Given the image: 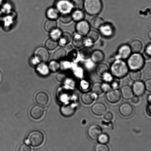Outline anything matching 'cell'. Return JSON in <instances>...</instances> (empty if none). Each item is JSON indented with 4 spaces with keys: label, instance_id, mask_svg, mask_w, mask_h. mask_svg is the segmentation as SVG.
Returning a JSON list of instances; mask_svg holds the SVG:
<instances>
[{
    "label": "cell",
    "instance_id": "22",
    "mask_svg": "<svg viewBox=\"0 0 151 151\" xmlns=\"http://www.w3.org/2000/svg\"><path fill=\"white\" fill-rule=\"evenodd\" d=\"M105 55L103 52L100 50L93 51L91 59L93 62L97 63L102 62L104 59Z\"/></svg>",
    "mask_w": 151,
    "mask_h": 151
},
{
    "label": "cell",
    "instance_id": "15",
    "mask_svg": "<svg viewBox=\"0 0 151 151\" xmlns=\"http://www.w3.org/2000/svg\"><path fill=\"white\" fill-rule=\"evenodd\" d=\"M98 95L92 92H84L82 94L81 100L82 102L86 105L91 104L95 100L97 99Z\"/></svg>",
    "mask_w": 151,
    "mask_h": 151
},
{
    "label": "cell",
    "instance_id": "39",
    "mask_svg": "<svg viewBox=\"0 0 151 151\" xmlns=\"http://www.w3.org/2000/svg\"><path fill=\"white\" fill-rule=\"evenodd\" d=\"M110 138L106 133H102L98 137L97 140L99 143L106 144L109 142Z\"/></svg>",
    "mask_w": 151,
    "mask_h": 151
},
{
    "label": "cell",
    "instance_id": "47",
    "mask_svg": "<svg viewBox=\"0 0 151 151\" xmlns=\"http://www.w3.org/2000/svg\"><path fill=\"white\" fill-rule=\"evenodd\" d=\"M74 74L77 77L81 78L83 77L84 75V71H83V69L82 67H76L74 69Z\"/></svg>",
    "mask_w": 151,
    "mask_h": 151
},
{
    "label": "cell",
    "instance_id": "44",
    "mask_svg": "<svg viewBox=\"0 0 151 151\" xmlns=\"http://www.w3.org/2000/svg\"><path fill=\"white\" fill-rule=\"evenodd\" d=\"M95 151H110L109 146L106 144L98 143L95 147Z\"/></svg>",
    "mask_w": 151,
    "mask_h": 151
},
{
    "label": "cell",
    "instance_id": "24",
    "mask_svg": "<svg viewBox=\"0 0 151 151\" xmlns=\"http://www.w3.org/2000/svg\"><path fill=\"white\" fill-rule=\"evenodd\" d=\"M95 72L97 75L101 78L105 73L109 71V68L106 64L104 63H100L96 66L95 68Z\"/></svg>",
    "mask_w": 151,
    "mask_h": 151
},
{
    "label": "cell",
    "instance_id": "19",
    "mask_svg": "<svg viewBox=\"0 0 151 151\" xmlns=\"http://www.w3.org/2000/svg\"><path fill=\"white\" fill-rule=\"evenodd\" d=\"M77 106L76 104L72 103L69 104H68L63 106V114L65 116H71L74 114L77 108Z\"/></svg>",
    "mask_w": 151,
    "mask_h": 151
},
{
    "label": "cell",
    "instance_id": "53",
    "mask_svg": "<svg viewBox=\"0 0 151 151\" xmlns=\"http://www.w3.org/2000/svg\"><path fill=\"white\" fill-rule=\"evenodd\" d=\"M114 118V115L110 111L105 113L104 115V118L106 121H110Z\"/></svg>",
    "mask_w": 151,
    "mask_h": 151
},
{
    "label": "cell",
    "instance_id": "17",
    "mask_svg": "<svg viewBox=\"0 0 151 151\" xmlns=\"http://www.w3.org/2000/svg\"><path fill=\"white\" fill-rule=\"evenodd\" d=\"M35 99L37 103L42 106L47 104L49 101V97L47 94L42 91L39 92L37 93Z\"/></svg>",
    "mask_w": 151,
    "mask_h": 151
},
{
    "label": "cell",
    "instance_id": "36",
    "mask_svg": "<svg viewBox=\"0 0 151 151\" xmlns=\"http://www.w3.org/2000/svg\"><path fill=\"white\" fill-rule=\"evenodd\" d=\"M129 77L133 81H138L141 78L142 73L140 71H131L129 73Z\"/></svg>",
    "mask_w": 151,
    "mask_h": 151
},
{
    "label": "cell",
    "instance_id": "4",
    "mask_svg": "<svg viewBox=\"0 0 151 151\" xmlns=\"http://www.w3.org/2000/svg\"><path fill=\"white\" fill-rule=\"evenodd\" d=\"M45 136L42 132L33 130L29 132L26 139V143L33 147H38L43 143Z\"/></svg>",
    "mask_w": 151,
    "mask_h": 151
},
{
    "label": "cell",
    "instance_id": "43",
    "mask_svg": "<svg viewBox=\"0 0 151 151\" xmlns=\"http://www.w3.org/2000/svg\"><path fill=\"white\" fill-rule=\"evenodd\" d=\"M101 78L104 83H110L113 80L114 77L110 72L108 71L102 76Z\"/></svg>",
    "mask_w": 151,
    "mask_h": 151
},
{
    "label": "cell",
    "instance_id": "57",
    "mask_svg": "<svg viewBox=\"0 0 151 151\" xmlns=\"http://www.w3.org/2000/svg\"><path fill=\"white\" fill-rule=\"evenodd\" d=\"M132 102L134 104H137L140 101V98H139V96H136V95H134L132 97V98H131Z\"/></svg>",
    "mask_w": 151,
    "mask_h": 151
},
{
    "label": "cell",
    "instance_id": "33",
    "mask_svg": "<svg viewBox=\"0 0 151 151\" xmlns=\"http://www.w3.org/2000/svg\"><path fill=\"white\" fill-rule=\"evenodd\" d=\"M48 67L50 71L55 73L60 69L61 68V64L58 62V61L54 60L49 63Z\"/></svg>",
    "mask_w": 151,
    "mask_h": 151
},
{
    "label": "cell",
    "instance_id": "21",
    "mask_svg": "<svg viewBox=\"0 0 151 151\" xmlns=\"http://www.w3.org/2000/svg\"><path fill=\"white\" fill-rule=\"evenodd\" d=\"M60 12L55 8L51 7L48 8L46 11V15L48 19L56 20L59 18Z\"/></svg>",
    "mask_w": 151,
    "mask_h": 151
},
{
    "label": "cell",
    "instance_id": "31",
    "mask_svg": "<svg viewBox=\"0 0 151 151\" xmlns=\"http://www.w3.org/2000/svg\"><path fill=\"white\" fill-rule=\"evenodd\" d=\"M71 35L68 32H64L63 33L60 38V43L62 45H68L72 40Z\"/></svg>",
    "mask_w": 151,
    "mask_h": 151
},
{
    "label": "cell",
    "instance_id": "42",
    "mask_svg": "<svg viewBox=\"0 0 151 151\" xmlns=\"http://www.w3.org/2000/svg\"><path fill=\"white\" fill-rule=\"evenodd\" d=\"M86 61L84 63V67L86 70L88 71H92L95 69L96 66L95 63L93 62L92 60H86Z\"/></svg>",
    "mask_w": 151,
    "mask_h": 151
},
{
    "label": "cell",
    "instance_id": "20",
    "mask_svg": "<svg viewBox=\"0 0 151 151\" xmlns=\"http://www.w3.org/2000/svg\"><path fill=\"white\" fill-rule=\"evenodd\" d=\"M105 23L104 20L102 17L95 16L91 19L89 24L92 28L98 30Z\"/></svg>",
    "mask_w": 151,
    "mask_h": 151
},
{
    "label": "cell",
    "instance_id": "1",
    "mask_svg": "<svg viewBox=\"0 0 151 151\" xmlns=\"http://www.w3.org/2000/svg\"><path fill=\"white\" fill-rule=\"evenodd\" d=\"M110 72L114 77L118 79L124 78L128 74L129 69L127 63L124 60H115L111 64Z\"/></svg>",
    "mask_w": 151,
    "mask_h": 151
},
{
    "label": "cell",
    "instance_id": "34",
    "mask_svg": "<svg viewBox=\"0 0 151 151\" xmlns=\"http://www.w3.org/2000/svg\"><path fill=\"white\" fill-rule=\"evenodd\" d=\"M59 18L61 22L64 24L69 23L73 20L71 13L61 14L60 15Z\"/></svg>",
    "mask_w": 151,
    "mask_h": 151
},
{
    "label": "cell",
    "instance_id": "40",
    "mask_svg": "<svg viewBox=\"0 0 151 151\" xmlns=\"http://www.w3.org/2000/svg\"><path fill=\"white\" fill-rule=\"evenodd\" d=\"M86 37L89 38L95 42L99 39V33L94 30H90L86 35Z\"/></svg>",
    "mask_w": 151,
    "mask_h": 151
},
{
    "label": "cell",
    "instance_id": "32",
    "mask_svg": "<svg viewBox=\"0 0 151 151\" xmlns=\"http://www.w3.org/2000/svg\"><path fill=\"white\" fill-rule=\"evenodd\" d=\"M45 48L50 50H53L58 46V42L57 40H55L50 38L47 40L45 44Z\"/></svg>",
    "mask_w": 151,
    "mask_h": 151
},
{
    "label": "cell",
    "instance_id": "50",
    "mask_svg": "<svg viewBox=\"0 0 151 151\" xmlns=\"http://www.w3.org/2000/svg\"><path fill=\"white\" fill-rule=\"evenodd\" d=\"M18 151H32V149L27 144L23 143L19 147Z\"/></svg>",
    "mask_w": 151,
    "mask_h": 151
},
{
    "label": "cell",
    "instance_id": "58",
    "mask_svg": "<svg viewBox=\"0 0 151 151\" xmlns=\"http://www.w3.org/2000/svg\"><path fill=\"white\" fill-rule=\"evenodd\" d=\"M146 112L148 116L151 117V103L149 104L147 106Z\"/></svg>",
    "mask_w": 151,
    "mask_h": 151
},
{
    "label": "cell",
    "instance_id": "38",
    "mask_svg": "<svg viewBox=\"0 0 151 151\" xmlns=\"http://www.w3.org/2000/svg\"><path fill=\"white\" fill-rule=\"evenodd\" d=\"M62 33L61 30L57 28L50 33V36L52 39L57 40L60 39Z\"/></svg>",
    "mask_w": 151,
    "mask_h": 151
},
{
    "label": "cell",
    "instance_id": "13",
    "mask_svg": "<svg viewBox=\"0 0 151 151\" xmlns=\"http://www.w3.org/2000/svg\"><path fill=\"white\" fill-rule=\"evenodd\" d=\"M107 107L106 105L101 102L95 103L92 105L91 111L94 115L98 116L103 115L106 112Z\"/></svg>",
    "mask_w": 151,
    "mask_h": 151
},
{
    "label": "cell",
    "instance_id": "54",
    "mask_svg": "<svg viewBox=\"0 0 151 151\" xmlns=\"http://www.w3.org/2000/svg\"><path fill=\"white\" fill-rule=\"evenodd\" d=\"M145 85L146 90L148 92H151V78L147 80L145 82Z\"/></svg>",
    "mask_w": 151,
    "mask_h": 151
},
{
    "label": "cell",
    "instance_id": "41",
    "mask_svg": "<svg viewBox=\"0 0 151 151\" xmlns=\"http://www.w3.org/2000/svg\"><path fill=\"white\" fill-rule=\"evenodd\" d=\"M91 85V83L89 81L86 79H83L80 82V87L81 90L86 91L90 88Z\"/></svg>",
    "mask_w": 151,
    "mask_h": 151
},
{
    "label": "cell",
    "instance_id": "46",
    "mask_svg": "<svg viewBox=\"0 0 151 151\" xmlns=\"http://www.w3.org/2000/svg\"><path fill=\"white\" fill-rule=\"evenodd\" d=\"M143 55L145 59H149L151 58V44H149L146 46Z\"/></svg>",
    "mask_w": 151,
    "mask_h": 151
},
{
    "label": "cell",
    "instance_id": "5",
    "mask_svg": "<svg viewBox=\"0 0 151 151\" xmlns=\"http://www.w3.org/2000/svg\"><path fill=\"white\" fill-rule=\"evenodd\" d=\"M55 8L61 14L71 13L73 7L70 0H58L55 3Z\"/></svg>",
    "mask_w": 151,
    "mask_h": 151
},
{
    "label": "cell",
    "instance_id": "37",
    "mask_svg": "<svg viewBox=\"0 0 151 151\" xmlns=\"http://www.w3.org/2000/svg\"><path fill=\"white\" fill-rule=\"evenodd\" d=\"M73 9L75 10H83L84 6L83 0H72L71 1Z\"/></svg>",
    "mask_w": 151,
    "mask_h": 151
},
{
    "label": "cell",
    "instance_id": "11",
    "mask_svg": "<svg viewBox=\"0 0 151 151\" xmlns=\"http://www.w3.org/2000/svg\"><path fill=\"white\" fill-rule=\"evenodd\" d=\"M101 127L96 124H93L88 127L87 134L88 137L93 140H97L98 137L102 133Z\"/></svg>",
    "mask_w": 151,
    "mask_h": 151
},
{
    "label": "cell",
    "instance_id": "28",
    "mask_svg": "<svg viewBox=\"0 0 151 151\" xmlns=\"http://www.w3.org/2000/svg\"><path fill=\"white\" fill-rule=\"evenodd\" d=\"M58 24L55 20L48 19L44 24V28L45 31L50 32L57 28Z\"/></svg>",
    "mask_w": 151,
    "mask_h": 151
},
{
    "label": "cell",
    "instance_id": "8",
    "mask_svg": "<svg viewBox=\"0 0 151 151\" xmlns=\"http://www.w3.org/2000/svg\"><path fill=\"white\" fill-rule=\"evenodd\" d=\"M98 30L101 36L106 38L112 37L115 31L113 25L109 23H104Z\"/></svg>",
    "mask_w": 151,
    "mask_h": 151
},
{
    "label": "cell",
    "instance_id": "16",
    "mask_svg": "<svg viewBox=\"0 0 151 151\" xmlns=\"http://www.w3.org/2000/svg\"><path fill=\"white\" fill-rule=\"evenodd\" d=\"M119 111L121 115L124 117L130 116L133 114V106L129 103L124 102L122 104L119 108Z\"/></svg>",
    "mask_w": 151,
    "mask_h": 151
},
{
    "label": "cell",
    "instance_id": "56",
    "mask_svg": "<svg viewBox=\"0 0 151 151\" xmlns=\"http://www.w3.org/2000/svg\"><path fill=\"white\" fill-rule=\"evenodd\" d=\"M71 63L70 61H67L63 62V66L65 68H68L71 67Z\"/></svg>",
    "mask_w": 151,
    "mask_h": 151
},
{
    "label": "cell",
    "instance_id": "14",
    "mask_svg": "<svg viewBox=\"0 0 151 151\" xmlns=\"http://www.w3.org/2000/svg\"><path fill=\"white\" fill-rule=\"evenodd\" d=\"M45 109L39 105H36L32 107L30 112L31 117L35 120L40 119L44 115Z\"/></svg>",
    "mask_w": 151,
    "mask_h": 151
},
{
    "label": "cell",
    "instance_id": "9",
    "mask_svg": "<svg viewBox=\"0 0 151 151\" xmlns=\"http://www.w3.org/2000/svg\"><path fill=\"white\" fill-rule=\"evenodd\" d=\"M90 25L87 20H83L77 22L76 26V32L83 36L87 35L90 30Z\"/></svg>",
    "mask_w": 151,
    "mask_h": 151
},
{
    "label": "cell",
    "instance_id": "30",
    "mask_svg": "<svg viewBox=\"0 0 151 151\" xmlns=\"http://www.w3.org/2000/svg\"><path fill=\"white\" fill-rule=\"evenodd\" d=\"M66 55V51L63 48H60L54 52V60L57 61H61L65 58Z\"/></svg>",
    "mask_w": 151,
    "mask_h": 151
},
{
    "label": "cell",
    "instance_id": "62",
    "mask_svg": "<svg viewBox=\"0 0 151 151\" xmlns=\"http://www.w3.org/2000/svg\"><path fill=\"white\" fill-rule=\"evenodd\" d=\"M3 0H0V6L2 5Z\"/></svg>",
    "mask_w": 151,
    "mask_h": 151
},
{
    "label": "cell",
    "instance_id": "35",
    "mask_svg": "<svg viewBox=\"0 0 151 151\" xmlns=\"http://www.w3.org/2000/svg\"><path fill=\"white\" fill-rule=\"evenodd\" d=\"M92 92L97 95H99L103 93L101 87V83L97 82L94 83L92 85Z\"/></svg>",
    "mask_w": 151,
    "mask_h": 151
},
{
    "label": "cell",
    "instance_id": "7",
    "mask_svg": "<svg viewBox=\"0 0 151 151\" xmlns=\"http://www.w3.org/2000/svg\"><path fill=\"white\" fill-rule=\"evenodd\" d=\"M40 63H46L49 59V53L47 49L43 47H40L35 51L34 56Z\"/></svg>",
    "mask_w": 151,
    "mask_h": 151
},
{
    "label": "cell",
    "instance_id": "18",
    "mask_svg": "<svg viewBox=\"0 0 151 151\" xmlns=\"http://www.w3.org/2000/svg\"><path fill=\"white\" fill-rule=\"evenodd\" d=\"M121 97L123 99L127 100L131 99L134 95L132 88L128 85H125L121 88Z\"/></svg>",
    "mask_w": 151,
    "mask_h": 151
},
{
    "label": "cell",
    "instance_id": "59",
    "mask_svg": "<svg viewBox=\"0 0 151 151\" xmlns=\"http://www.w3.org/2000/svg\"><path fill=\"white\" fill-rule=\"evenodd\" d=\"M116 59L115 58V56H112L110 57L108 60V62L109 63H112L114 62L115 60Z\"/></svg>",
    "mask_w": 151,
    "mask_h": 151
},
{
    "label": "cell",
    "instance_id": "26",
    "mask_svg": "<svg viewBox=\"0 0 151 151\" xmlns=\"http://www.w3.org/2000/svg\"><path fill=\"white\" fill-rule=\"evenodd\" d=\"M129 45L133 53H140L143 48V44L138 40L132 41Z\"/></svg>",
    "mask_w": 151,
    "mask_h": 151
},
{
    "label": "cell",
    "instance_id": "23",
    "mask_svg": "<svg viewBox=\"0 0 151 151\" xmlns=\"http://www.w3.org/2000/svg\"><path fill=\"white\" fill-rule=\"evenodd\" d=\"M84 39L83 36L77 33L74 35L72 39L73 45L76 48H81L83 46Z\"/></svg>",
    "mask_w": 151,
    "mask_h": 151
},
{
    "label": "cell",
    "instance_id": "2",
    "mask_svg": "<svg viewBox=\"0 0 151 151\" xmlns=\"http://www.w3.org/2000/svg\"><path fill=\"white\" fill-rule=\"evenodd\" d=\"M127 64L130 71H140L145 64V58L140 53H133L127 59Z\"/></svg>",
    "mask_w": 151,
    "mask_h": 151
},
{
    "label": "cell",
    "instance_id": "10",
    "mask_svg": "<svg viewBox=\"0 0 151 151\" xmlns=\"http://www.w3.org/2000/svg\"><path fill=\"white\" fill-rule=\"evenodd\" d=\"M106 97L109 103L113 104L118 103L121 99V92L118 89H111L106 92Z\"/></svg>",
    "mask_w": 151,
    "mask_h": 151
},
{
    "label": "cell",
    "instance_id": "52",
    "mask_svg": "<svg viewBox=\"0 0 151 151\" xmlns=\"http://www.w3.org/2000/svg\"><path fill=\"white\" fill-rule=\"evenodd\" d=\"M101 87L103 92H106V93L112 89L109 83H104V82L101 83Z\"/></svg>",
    "mask_w": 151,
    "mask_h": 151
},
{
    "label": "cell",
    "instance_id": "49",
    "mask_svg": "<svg viewBox=\"0 0 151 151\" xmlns=\"http://www.w3.org/2000/svg\"><path fill=\"white\" fill-rule=\"evenodd\" d=\"M94 43L95 42H94L91 40L86 37V39H84L83 46L88 47L92 48L94 45Z\"/></svg>",
    "mask_w": 151,
    "mask_h": 151
},
{
    "label": "cell",
    "instance_id": "61",
    "mask_svg": "<svg viewBox=\"0 0 151 151\" xmlns=\"http://www.w3.org/2000/svg\"><path fill=\"white\" fill-rule=\"evenodd\" d=\"M148 37L149 39L151 41V30L149 31L148 33Z\"/></svg>",
    "mask_w": 151,
    "mask_h": 151
},
{
    "label": "cell",
    "instance_id": "51",
    "mask_svg": "<svg viewBox=\"0 0 151 151\" xmlns=\"http://www.w3.org/2000/svg\"><path fill=\"white\" fill-rule=\"evenodd\" d=\"M118 78H116L110 83L111 88L113 89H118L120 86V81Z\"/></svg>",
    "mask_w": 151,
    "mask_h": 151
},
{
    "label": "cell",
    "instance_id": "25",
    "mask_svg": "<svg viewBox=\"0 0 151 151\" xmlns=\"http://www.w3.org/2000/svg\"><path fill=\"white\" fill-rule=\"evenodd\" d=\"M37 72L39 74L42 76H46L49 74L50 70L47 65L45 63H40L36 65Z\"/></svg>",
    "mask_w": 151,
    "mask_h": 151
},
{
    "label": "cell",
    "instance_id": "55",
    "mask_svg": "<svg viewBox=\"0 0 151 151\" xmlns=\"http://www.w3.org/2000/svg\"><path fill=\"white\" fill-rule=\"evenodd\" d=\"M30 63L33 65H37L39 63H40L38 61V60L35 58L34 56L32 57L30 60Z\"/></svg>",
    "mask_w": 151,
    "mask_h": 151
},
{
    "label": "cell",
    "instance_id": "12",
    "mask_svg": "<svg viewBox=\"0 0 151 151\" xmlns=\"http://www.w3.org/2000/svg\"><path fill=\"white\" fill-rule=\"evenodd\" d=\"M134 95L141 96L145 93L146 88L145 83L140 80L135 81L132 87Z\"/></svg>",
    "mask_w": 151,
    "mask_h": 151
},
{
    "label": "cell",
    "instance_id": "3",
    "mask_svg": "<svg viewBox=\"0 0 151 151\" xmlns=\"http://www.w3.org/2000/svg\"><path fill=\"white\" fill-rule=\"evenodd\" d=\"M103 5L101 0H85L84 9L89 15H97L101 12Z\"/></svg>",
    "mask_w": 151,
    "mask_h": 151
},
{
    "label": "cell",
    "instance_id": "29",
    "mask_svg": "<svg viewBox=\"0 0 151 151\" xmlns=\"http://www.w3.org/2000/svg\"><path fill=\"white\" fill-rule=\"evenodd\" d=\"M73 20L76 22L84 20L85 14L81 10H75L71 13Z\"/></svg>",
    "mask_w": 151,
    "mask_h": 151
},
{
    "label": "cell",
    "instance_id": "45",
    "mask_svg": "<svg viewBox=\"0 0 151 151\" xmlns=\"http://www.w3.org/2000/svg\"><path fill=\"white\" fill-rule=\"evenodd\" d=\"M78 52L77 50H73L69 52L67 56L68 60L70 62H73L75 61L78 57Z\"/></svg>",
    "mask_w": 151,
    "mask_h": 151
},
{
    "label": "cell",
    "instance_id": "60",
    "mask_svg": "<svg viewBox=\"0 0 151 151\" xmlns=\"http://www.w3.org/2000/svg\"><path fill=\"white\" fill-rule=\"evenodd\" d=\"M147 100L149 104L151 103V93L148 95Z\"/></svg>",
    "mask_w": 151,
    "mask_h": 151
},
{
    "label": "cell",
    "instance_id": "6",
    "mask_svg": "<svg viewBox=\"0 0 151 151\" xmlns=\"http://www.w3.org/2000/svg\"><path fill=\"white\" fill-rule=\"evenodd\" d=\"M132 53L130 45L127 44H124L118 48L116 53L114 56L116 60L121 59L124 60L128 58Z\"/></svg>",
    "mask_w": 151,
    "mask_h": 151
},
{
    "label": "cell",
    "instance_id": "27",
    "mask_svg": "<svg viewBox=\"0 0 151 151\" xmlns=\"http://www.w3.org/2000/svg\"><path fill=\"white\" fill-rule=\"evenodd\" d=\"M93 50L92 48L84 47L80 50V55L81 58L85 60L90 59Z\"/></svg>",
    "mask_w": 151,
    "mask_h": 151
},
{
    "label": "cell",
    "instance_id": "48",
    "mask_svg": "<svg viewBox=\"0 0 151 151\" xmlns=\"http://www.w3.org/2000/svg\"><path fill=\"white\" fill-rule=\"evenodd\" d=\"M68 78L66 74L63 73H58L56 76V79L58 82H63L67 80Z\"/></svg>",
    "mask_w": 151,
    "mask_h": 151
}]
</instances>
